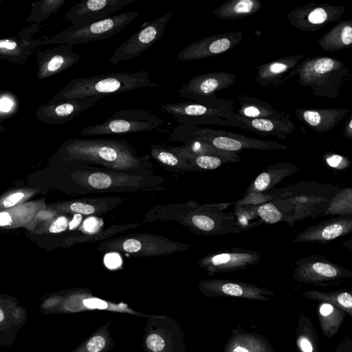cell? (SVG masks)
I'll list each match as a JSON object with an SVG mask.
<instances>
[{
  "instance_id": "obj_1",
  "label": "cell",
  "mask_w": 352,
  "mask_h": 352,
  "mask_svg": "<svg viewBox=\"0 0 352 352\" xmlns=\"http://www.w3.org/2000/svg\"><path fill=\"white\" fill-rule=\"evenodd\" d=\"M145 70L116 72L72 79L56 94L49 103H58L74 98L124 94L143 88L159 87Z\"/></svg>"
},
{
  "instance_id": "obj_2",
  "label": "cell",
  "mask_w": 352,
  "mask_h": 352,
  "mask_svg": "<svg viewBox=\"0 0 352 352\" xmlns=\"http://www.w3.org/2000/svg\"><path fill=\"white\" fill-rule=\"evenodd\" d=\"M63 147L72 157L111 168H135L146 162L126 140L78 138L67 140Z\"/></svg>"
},
{
  "instance_id": "obj_3",
  "label": "cell",
  "mask_w": 352,
  "mask_h": 352,
  "mask_svg": "<svg viewBox=\"0 0 352 352\" xmlns=\"http://www.w3.org/2000/svg\"><path fill=\"white\" fill-rule=\"evenodd\" d=\"M349 72V68L342 60L316 56L304 58L285 76L282 84L297 74L296 82L300 87H310L314 96L333 99L340 95L339 89Z\"/></svg>"
},
{
  "instance_id": "obj_4",
  "label": "cell",
  "mask_w": 352,
  "mask_h": 352,
  "mask_svg": "<svg viewBox=\"0 0 352 352\" xmlns=\"http://www.w3.org/2000/svg\"><path fill=\"white\" fill-rule=\"evenodd\" d=\"M169 140H180L184 143L199 141L218 149L236 153L245 149L262 151L287 149V146L276 142L258 140L221 129L184 124H179L173 129Z\"/></svg>"
},
{
  "instance_id": "obj_5",
  "label": "cell",
  "mask_w": 352,
  "mask_h": 352,
  "mask_svg": "<svg viewBox=\"0 0 352 352\" xmlns=\"http://www.w3.org/2000/svg\"><path fill=\"white\" fill-rule=\"evenodd\" d=\"M340 188L332 184L301 181L282 188H274L278 198L290 201L293 212L288 225L307 218L321 217L333 196Z\"/></svg>"
},
{
  "instance_id": "obj_6",
  "label": "cell",
  "mask_w": 352,
  "mask_h": 352,
  "mask_svg": "<svg viewBox=\"0 0 352 352\" xmlns=\"http://www.w3.org/2000/svg\"><path fill=\"white\" fill-rule=\"evenodd\" d=\"M232 104L230 100L217 98L206 102L161 103L160 109L171 115L180 124H226L242 128V124L233 119Z\"/></svg>"
},
{
  "instance_id": "obj_7",
  "label": "cell",
  "mask_w": 352,
  "mask_h": 352,
  "mask_svg": "<svg viewBox=\"0 0 352 352\" xmlns=\"http://www.w3.org/2000/svg\"><path fill=\"white\" fill-rule=\"evenodd\" d=\"M138 16L136 11H129L111 16L87 25L69 26L56 34L42 39H32L34 47L48 44H86L109 38L124 30Z\"/></svg>"
},
{
  "instance_id": "obj_8",
  "label": "cell",
  "mask_w": 352,
  "mask_h": 352,
  "mask_svg": "<svg viewBox=\"0 0 352 352\" xmlns=\"http://www.w3.org/2000/svg\"><path fill=\"white\" fill-rule=\"evenodd\" d=\"M163 123L162 118L149 110L126 109L114 113L100 124L84 128L80 134L94 136L150 131L158 129Z\"/></svg>"
},
{
  "instance_id": "obj_9",
  "label": "cell",
  "mask_w": 352,
  "mask_h": 352,
  "mask_svg": "<svg viewBox=\"0 0 352 352\" xmlns=\"http://www.w3.org/2000/svg\"><path fill=\"white\" fill-rule=\"evenodd\" d=\"M142 337L144 352H186L184 331L180 323L164 315L150 314Z\"/></svg>"
},
{
  "instance_id": "obj_10",
  "label": "cell",
  "mask_w": 352,
  "mask_h": 352,
  "mask_svg": "<svg viewBox=\"0 0 352 352\" xmlns=\"http://www.w3.org/2000/svg\"><path fill=\"white\" fill-rule=\"evenodd\" d=\"M294 280L314 285H326L352 278V271L320 254L305 256L294 262Z\"/></svg>"
},
{
  "instance_id": "obj_11",
  "label": "cell",
  "mask_w": 352,
  "mask_h": 352,
  "mask_svg": "<svg viewBox=\"0 0 352 352\" xmlns=\"http://www.w3.org/2000/svg\"><path fill=\"white\" fill-rule=\"evenodd\" d=\"M173 14V12H167L144 23L138 31L115 50L109 62L116 65L133 60L148 50L162 36Z\"/></svg>"
},
{
  "instance_id": "obj_12",
  "label": "cell",
  "mask_w": 352,
  "mask_h": 352,
  "mask_svg": "<svg viewBox=\"0 0 352 352\" xmlns=\"http://www.w3.org/2000/svg\"><path fill=\"white\" fill-rule=\"evenodd\" d=\"M230 203H220L197 206L190 217L192 227L206 235H225L243 232L233 212L225 209Z\"/></svg>"
},
{
  "instance_id": "obj_13",
  "label": "cell",
  "mask_w": 352,
  "mask_h": 352,
  "mask_svg": "<svg viewBox=\"0 0 352 352\" xmlns=\"http://www.w3.org/2000/svg\"><path fill=\"white\" fill-rule=\"evenodd\" d=\"M54 313H77L87 311H106L127 314L147 318L150 314L138 312L125 303H115L91 296L90 292H80L65 298H56L47 306Z\"/></svg>"
},
{
  "instance_id": "obj_14",
  "label": "cell",
  "mask_w": 352,
  "mask_h": 352,
  "mask_svg": "<svg viewBox=\"0 0 352 352\" xmlns=\"http://www.w3.org/2000/svg\"><path fill=\"white\" fill-rule=\"evenodd\" d=\"M345 12L344 6L310 2L293 8L285 17L295 28L316 32L324 25L338 21Z\"/></svg>"
},
{
  "instance_id": "obj_15",
  "label": "cell",
  "mask_w": 352,
  "mask_h": 352,
  "mask_svg": "<svg viewBox=\"0 0 352 352\" xmlns=\"http://www.w3.org/2000/svg\"><path fill=\"white\" fill-rule=\"evenodd\" d=\"M236 76L231 72H214L191 78L178 90L179 96L188 101L204 102L216 100L217 91L232 86Z\"/></svg>"
},
{
  "instance_id": "obj_16",
  "label": "cell",
  "mask_w": 352,
  "mask_h": 352,
  "mask_svg": "<svg viewBox=\"0 0 352 352\" xmlns=\"http://www.w3.org/2000/svg\"><path fill=\"white\" fill-rule=\"evenodd\" d=\"M261 258V254L258 252L235 248L208 254L199 264L209 276H213L247 268L259 263Z\"/></svg>"
},
{
  "instance_id": "obj_17",
  "label": "cell",
  "mask_w": 352,
  "mask_h": 352,
  "mask_svg": "<svg viewBox=\"0 0 352 352\" xmlns=\"http://www.w3.org/2000/svg\"><path fill=\"white\" fill-rule=\"evenodd\" d=\"M198 289L208 297L229 296L266 301L275 295L271 290L252 284L218 278L201 280Z\"/></svg>"
},
{
  "instance_id": "obj_18",
  "label": "cell",
  "mask_w": 352,
  "mask_h": 352,
  "mask_svg": "<svg viewBox=\"0 0 352 352\" xmlns=\"http://www.w3.org/2000/svg\"><path fill=\"white\" fill-rule=\"evenodd\" d=\"M241 32L217 34L191 43L178 54L183 61L201 60L223 54L238 45L243 39Z\"/></svg>"
},
{
  "instance_id": "obj_19",
  "label": "cell",
  "mask_w": 352,
  "mask_h": 352,
  "mask_svg": "<svg viewBox=\"0 0 352 352\" xmlns=\"http://www.w3.org/2000/svg\"><path fill=\"white\" fill-rule=\"evenodd\" d=\"M103 96L70 99L58 103L43 104L38 107L36 119L47 124H61L80 116L82 112L94 105Z\"/></svg>"
},
{
  "instance_id": "obj_20",
  "label": "cell",
  "mask_w": 352,
  "mask_h": 352,
  "mask_svg": "<svg viewBox=\"0 0 352 352\" xmlns=\"http://www.w3.org/2000/svg\"><path fill=\"white\" fill-rule=\"evenodd\" d=\"M136 0H82L72 7L65 18L73 25L82 27L104 20Z\"/></svg>"
},
{
  "instance_id": "obj_21",
  "label": "cell",
  "mask_w": 352,
  "mask_h": 352,
  "mask_svg": "<svg viewBox=\"0 0 352 352\" xmlns=\"http://www.w3.org/2000/svg\"><path fill=\"white\" fill-rule=\"evenodd\" d=\"M352 232V215H340L306 228L292 242L325 244Z\"/></svg>"
},
{
  "instance_id": "obj_22",
  "label": "cell",
  "mask_w": 352,
  "mask_h": 352,
  "mask_svg": "<svg viewBox=\"0 0 352 352\" xmlns=\"http://www.w3.org/2000/svg\"><path fill=\"white\" fill-rule=\"evenodd\" d=\"M73 47L72 45L60 44L38 51L36 54L38 79L42 80L60 73L78 63L80 56L74 51Z\"/></svg>"
},
{
  "instance_id": "obj_23",
  "label": "cell",
  "mask_w": 352,
  "mask_h": 352,
  "mask_svg": "<svg viewBox=\"0 0 352 352\" xmlns=\"http://www.w3.org/2000/svg\"><path fill=\"white\" fill-rule=\"evenodd\" d=\"M305 55H289L255 67V80L262 87H277L282 80L303 59Z\"/></svg>"
},
{
  "instance_id": "obj_24",
  "label": "cell",
  "mask_w": 352,
  "mask_h": 352,
  "mask_svg": "<svg viewBox=\"0 0 352 352\" xmlns=\"http://www.w3.org/2000/svg\"><path fill=\"white\" fill-rule=\"evenodd\" d=\"M349 112V109L342 108L294 109L296 117L298 120L320 133L331 130L346 118Z\"/></svg>"
},
{
  "instance_id": "obj_25",
  "label": "cell",
  "mask_w": 352,
  "mask_h": 352,
  "mask_svg": "<svg viewBox=\"0 0 352 352\" xmlns=\"http://www.w3.org/2000/svg\"><path fill=\"white\" fill-rule=\"evenodd\" d=\"M233 119L235 122L241 123L243 129L262 136L274 135L280 139H286L296 127L294 122L290 120L289 113H286L280 119L245 118L234 113Z\"/></svg>"
},
{
  "instance_id": "obj_26",
  "label": "cell",
  "mask_w": 352,
  "mask_h": 352,
  "mask_svg": "<svg viewBox=\"0 0 352 352\" xmlns=\"http://www.w3.org/2000/svg\"><path fill=\"white\" fill-rule=\"evenodd\" d=\"M300 169L296 164L287 162L270 165L256 177L243 195L270 192L286 177L296 174Z\"/></svg>"
},
{
  "instance_id": "obj_27",
  "label": "cell",
  "mask_w": 352,
  "mask_h": 352,
  "mask_svg": "<svg viewBox=\"0 0 352 352\" xmlns=\"http://www.w3.org/2000/svg\"><path fill=\"white\" fill-rule=\"evenodd\" d=\"M223 352H274L268 341L261 335L233 330Z\"/></svg>"
},
{
  "instance_id": "obj_28",
  "label": "cell",
  "mask_w": 352,
  "mask_h": 352,
  "mask_svg": "<svg viewBox=\"0 0 352 352\" xmlns=\"http://www.w3.org/2000/svg\"><path fill=\"white\" fill-rule=\"evenodd\" d=\"M239 107L236 113L245 118H283L286 113L278 111L266 102L246 94L239 95L236 98Z\"/></svg>"
},
{
  "instance_id": "obj_29",
  "label": "cell",
  "mask_w": 352,
  "mask_h": 352,
  "mask_svg": "<svg viewBox=\"0 0 352 352\" xmlns=\"http://www.w3.org/2000/svg\"><path fill=\"white\" fill-rule=\"evenodd\" d=\"M324 51L336 52L346 50L352 45V20L339 21L325 34L317 40Z\"/></svg>"
},
{
  "instance_id": "obj_30",
  "label": "cell",
  "mask_w": 352,
  "mask_h": 352,
  "mask_svg": "<svg viewBox=\"0 0 352 352\" xmlns=\"http://www.w3.org/2000/svg\"><path fill=\"white\" fill-rule=\"evenodd\" d=\"M32 38L10 37L0 38V58L11 63L23 65L33 54Z\"/></svg>"
},
{
  "instance_id": "obj_31",
  "label": "cell",
  "mask_w": 352,
  "mask_h": 352,
  "mask_svg": "<svg viewBox=\"0 0 352 352\" xmlns=\"http://www.w3.org/2000/svg\"><path fill=\"white\" fill-rule=\"evenodd\" d=\"M260 0H229L212 12L218 19L237 20L252 16L261 8Z\"/></svg>"
},
{
  "instance_id": "obj_32",
  "label": "cell",
  "mask_w": 352,
  "mask_h": 352,
  "mask_svg": "<svg viewBox=\"0 0 352 352\" xmlns=\"http://www.w3.org/2000/svg\"><path fill=\"white\" fill-rule=\"evenodd\" d=\"M256 212L264 223L285 222L288 224L293 212V206L289 199L276 198L256 206Z\"/></svg>"
},
{
  "instance_id": "obj_33",
  "label": "cell",
  "mask_w": 352,
  "mask_h": 352,
  "mask_svg": "<svg viewBox=\"0 0 352 352\" xmlns=\"http://www.w3.org/2000/svg\"><path fill=\"white\" fill-rule=\"evenodd\" d=\"M168 149L188 161L190 168L210 170L217 169L226 163H235L232 160L227 157L193 152L186 146L170 147Z\"/></svg>"
},
{
  "instance_id": "obj_34",
  "label": "cell",
  "mask_w": 352,
  "mask_h": 352,
  "mask_svg": "<svg viewBox=\"0 0 352 352\" xmlns=\"http://www.w3.org/2000/svg\"><path fill=\"white\" fill-rule=\"evenodd\" d=\"M108 321L89 336L80 344L70 352H109L115 346Z\"/></svg>"
},
{
  "instance_id": "obj_35",
  "label": "cell",
  "mask_w": 352,
  "mask_h": 352,
  "mask_svg": "<svg viewBox=\"0 0 352 352\" xmlns=\"http://www.w3.org/2000/svg\"><path fill=\"white\" fill-rule=\"evenodd\" d=\"M302 297L331 304L350 316L352 315V296L347 291L324 292L318 290H307L302 294Z\"/></svg>"
},
{
  "instance_id": "obj_36",
  "label": "cell",
  "mask_w": 352,
  "mask_h": 352,
  "mask_svg": "<svg viewBox=\"0 0 352 352\" xmlns=\"http://www.w3.org/2000/svg\"><path fill=\"white\" fill-rule=\"evenodd\" d=\"M345 312L331 304L322 302L318 309V320L323 333L333 336L343 321Z\"/></svg>"
},
{
  "instance_id": "obj_37",
  "label": "cell",
  "mask_w": 352,
  "mask_h": 352,
  "mask_svg": "<svg viewBox=\"0 0 352 352\" xmlns=\"http://www.w3.org/2000/svg\"><path fill=\"white\" fill-rule=\"evenodd\" d=\"M352 215V188H340L331 199L321 216Z\"/></svg>"
},
{
  "instance_id": "obj_38",
  "label": "cell",
  "mask_w": 352,
  "mask_h": 352,
  "mask_svg": "<svg viewBox=\"0 0 352 352\" xmlns=\"http://www.w3.org/2000/svg\"><path fill=\"white\" fill-rule=\"evenodd\" d=\"M66 0H40L31 3V10L27 21L35 24L41 23L56 13Z\"/></svg>"
},
{
  "instance_id": "obj_39",
  "label": "cell",
  "mask_w": 352,
  "mask_h": 352,
  "mask_svg": "<svg viewBox=\"0 0 352 352\" xmlns=\"http://www.w3.org/2000/svg\"><path fill=\"white\" fill-rule=\"evenodd\" d=\"M256 206H234L232 212L243 232L254 228L264 223L263 221L258 218L256 212Z\"/></svg>"
},
{
  "instance_id": "obj_40",
  "label": "cell",
  "mask_w": 352,
  "mask_h": 352,
  "mask_svg": "<svg viewBox=\"0 0 352 352\" xmlns=\"http://www.w3.org/2000/svg\"><path fill=\"white\" fill-rule=\"evenodd\" d=\"M151 154L154 159L166 166L190 168V165L188 161L177 156L162 146L156 144L152 145Z\"/></svg>"
},
{
  "instance_id": "obj_41",
  "label": "cell",
  "mask_w": 352,
  "mask_h": 352,
  "mask_svg": "<svg viewBox=\"0 0 352 352\" xmlns=\"http://www.w3.org/2000/svg\"><path fill=\"white\" fill-rule=\"evenodd\" d=\"M19 110V100L14 93L0 90V122L15 116Z\"/></svg>"
},
{
  "instance_id": "obj_42",
  "label": "cell",
  "mask_w": 352,
  "mask_h": 352,
  "mask_svg": "<svg viewBox=\"0 0 352 352\" xmlns=\"http://www.w3.org/2000/svg\"><path fill=\"white\" fill-rule=\"evenodd\" d=\"M302 324H299V327L301 329H298V338L297 344L301 352H316L315 351V344H316V334L314 335V332L311 333V324L309 322L307 318L304 320L300 319Z\"/></svg>"
},
{
  "instance_id": "obj_43",
  "label": "cell",
  "mask_w": 352,
  "mask_h": 352,
  "mask_svg": "<svg viewBox=\"0 0 352 352\" xmlns=\"http://www.w3.org/2000/svg\"><path fill=\"white\" fill-rule=\"evenodd\" d=\"M322 158L329 168L338 170H344L351 165L349 157L333 152L324 153Z\"/></svg>"
},
{
  "instance_id": "obj_44",
  "label": "cell",
  "mask_w": 352,
  "mask_h": 352,
  "mask_svg": "<svg viewBox=\"0 0 352 352\" xmlns=\"http://www.w3.org/2000/svg\"><path fill=\"white\" fill-rule=\"evenodd\" d=\"M111 177L104 173H94L88 177V184L94 188L106 189L112 185Z\"/></svg>"
},
{
  "instance_id": "obj_45",
  "label": "cell",
  "mask_w": 352,
  "mask_h": 352,
  "mask_svg": "<svg viewBox=\"0 0 352 352\" xmlns=\"http://www.w3.org/2000/svg\"><path fill=\"white\" fill-rule=\"evenodd\" d=\"M8 305H0V330L4 331L11 328V321L16 320V316L11 314V309L7 308Z\"/></svg>"
},
{
  "instance_id": "obj_46",
  "label": "cell",
  "mask_w": 352,
  "mask_h": 352,
  "mask_svg": "<svg viewBox=\"0 0 352 352\" xmlns=\"http://www.w3.org/2000/svg\"><path fill=\"white\" fill-rule=\"evenodd\" d=\"M122 249L129 253H136L141 250L142 249V243L140 240L137 239H127L124 240L122 245Z\"/></svg>"
},
{
  "instance_id": "obj_47",
  "label": "cell",
  "mask_w": 352,
  "mask_h": 352,
  "mask_svg": "<svg viewBox=\"0 0 352 352\" xmlns=\"http://www.w3.org/2000/svg\"><path fill=\"white\" fill-rule=\"evenodd\" d=\"M70 209L80 214H91L95 212V208L90 204L76 202L70 206Z\"/></svg>"
},
{
  "instance_id": "obj_48",
  "label": "cell",
  "mask_w": 352,
  "mask_h": 352,
  "mask_svg": "<svg viewBox=\"0 0 352 352\" xmlns=\"http://www.w3.org/2000/svg\"><path fill=\"white\" fill-rule=\"evenodd\" d=\"M67 227V219L64 217H58L50 227V232L58 233L64 231Z\"/></svg>"
},
{
  "instance_id": "obj_49",
  "label": "cell",
  "mask_w": 352,
  "mask_h": 352,
  "mask_svg": "<svg viewBox=\"0 0 352 352\" xmlns=\"http://www.w3.org/2000/svg\"><path fill=\"white\" fill-rule=\"evenodd\" d=\"M24 195L22 192H16L12 195H10L6 197L3 204L5 207H10L16 204L18 201H19L23 197Z\"/></svg>"
},
{
  "instance_id": "obj_50",
  "label": "cell",
  "mask_w": 352,
  "mask_h": 352,
  "mask_svg": "<svg viewBox=\"0 0 352 352\" xmlns=\"http://www.w3.org/2000/svg\"><path fill=\"white\" fill-rule=\"evenodd\" d=\"M104 261L106 265L109 268L117 267L121 261L118 255L111 254L106 255Z\"/></svg>"
},
{
  "instance_id": "obj_51",
  "label": "cell",
  "mask_w": 352,
  "mask_h": 352,
  "mask_svg": "<svg viewBox=\"0 0 352 352\" xmlns=\"http://www.w3.org/2000/svg\"><path fill=\"white\" fill-rule=\"evenodd\" d=\"M342 135L349 140H352V116L347 118L343 129Z\"/></svg>"
},
{
  "instance_id": "obj_52",
  "label": "cell",
  "mask_w": 352,
  "mask_h": 352,
  "mask_svg": "<svg viewBox=\"0 0 352 352\" xmlns=\"http://www.w3.org/2000/svg\"><path fill=\"white\" fill-rule=\"evenodd\" d=\"M82 220V216L80 214H75L74 215L73 219L70 221L69 224V227L70 230H74L76 228L80 223Z\"/></svg>"
},
{
  "instance_id": "obj_53",
  "label": "cell",
  "mask_w": 352,
  "mask_h": 352,
  "mask_svg": "<svg viewBox=\"0 0 352 352\" xmlns=\"http://www.w3.org/2000/svg\"><path fill=\"white\" fill-rule=\"evenodd\" d=\"M96 225V220L94 218L87 219L84 222L85 229L87 231L94 230Z\"/></svg>"
},
{
  "instance_id": "obj_54",
  "label": "cell",
  "mask_w": 352,
  "mask_h": 352,
  "mask_svg": "<svg viewBox=\"0 0 352 352\" xmlns=\"http://www.w3.org/2000/svg\"><path fill=\"white\" fill-rule=\"evenodd\" d=\"M12 222V219L8 213L0 212V226L9 225Z\"/></svg>"
},
{
  "instance_id": "obj_55",
  "label": "cell",
  "mask_w": 352,
  "mask_h": 352,
  "mask_svg": "<svg viewBox=\"0 0 352 352\" xmlns=\"http://www.w3.org/2000/svg\"><path fill=\"white\" fill-rule=\"evenodd\" d=\"M6 129L3 126L2 122H0V132L5 131Z\"/></svg>"
},
{
  "instance_id": "obj_56",
  "label": "cell",
  "mask_w": 352,
  "mask_h": 352,
  "mask_svg": "<svg viewBox=\"0 0 352 352\" xmlns=\"http://www.w3.org/2000/svg\"><path fill=\"white\" fill-rule=\"evenodd\" d=\"M1 1H0V3H1Z\"/></svg>"
}]
</instances>
